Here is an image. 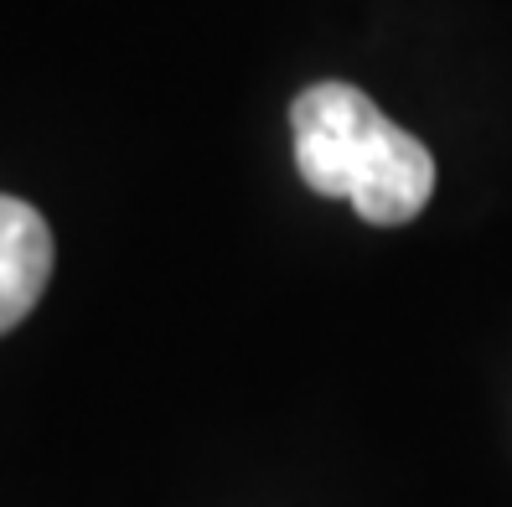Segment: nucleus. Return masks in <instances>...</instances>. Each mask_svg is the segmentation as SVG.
<instances>
[{
    "mask_svg": "<svg viewBox=\"0 0 512 507\" xmlns=\"http://www.w3.org/2000/svg\"><path fill=\"white\" fill-rule=\"evenodd\" d=\"M295 166L321 197H342L357 218L378 228H399L425 213L435 192L430 145L399 130L363 88L316 83L290 104Z\"/></svg>",
    "mask_w": 512,
    "mask_h": 507,
    "instance_id": "nucleus-1",
    "label": "nucleus"
},
{
    "mask_svg": "<svg viewBox=\"0 0 512 507\" xmlns=\"http://www.w3.org/2000/svg\"><path fill=\"white\" fill-rule=\"evenodd\" d=\"M52 280V233L21 197H0V337L32 316Z\"/></svg>",
    "mask_w": 512,
    "mask_h": 507,
    "instance_id": "nucleus-2",
    "label": "nucleus"
}]
</instances>
